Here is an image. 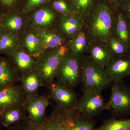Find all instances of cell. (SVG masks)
<instances>
[{"mask_svg":"<svg viewBox=\"0 0 130 130\" xmlns=\"http://www.w3.org/2000/svg\"><path fill=\"white\" fill-rule=\"evenodd\" d=\"M7 57L12 61L20 76L35 70L36 58L23 47Z\"/></svg>","mask_w":130,"mask_h":130,"instance_id":"17","label":"cell"},{"mask_svg":"<svg viewBox=\"0 0 130 130\" xmlns=\"http://www.w3.org/2000/svg\"><path fill=\"white\" fill-rule=\"evenodd\" d=\"M87 54L93 61L104 68L113 57L106 43L101 42L90 43Z\"/></svg>","mask_w":130,"mask_h":130,"instance_id":"19","label":"cell"},{"mask_svg":"<svg viewBox=\"0 0 130 130\" xmlns=\"http://www.w3.org/2000/svg\"><path fill=\"white\" fill-rule=\"evenodd\" d=\"M129 52H130V45H129Z\"/></svg>","mask_w":130,"mask_h":130,"instance_id":"38","label":"cell"},{"mask_svg":"<svg viewBox=\"0 0 130 130\" xmlns=\"http://www.w3.org/2000/svg\"><path fill=\"white\" fill-rule=\"evenodd\" d=\"M79 113L68 111L56 105L49 116L41 123L34 124L26 118L6 130H70Z\"/></svg>","mask_w":130,"mask_h":130,"instance_id":"2","label":"cell"},{"mask_svg":"<svg viewBox=\"0 0 130 130\" xmlns=\"http://www.w3.org/2000/svg\"><path fill=\"white\" fill-rule=\"evenodd\" d=\"M48 94L26 96L23 104L29 121L34 124L41 123L46 118V109L49 105Z\"/></svg>","mask_w":130,"mask_h":130,"instance_id":"10","label":"cell"},{"mask_svg":"<svg viewBox=\"0 0 130 130\" xmlns=\"http://www.w3.org/2000/svg\"><path fill=\"white\" fill-rule=\"evenodd\" d=\"M21 76L8 57L0 58V91L17 84Z\"/></svg>","mask_w":130,"mask_h":130,"instance_id":"16","label":"cell"},{"mask_svg":"<svg viewBox=\"0 0 130 130\" xmlns=\"http://www.w3.org/2000/svg\"><path fill=\"white\" fill-rule=\"evenodd\" d=\"M22 47L20 38L5 31L0 38V54L7 56Z\"/></svg>","mask_w":130,"mask_h":130,"instance_id":"24","label":"cell"},{"mask_svg":"<svg viewBox=\"0 0 130 130\" xmlns=\"http://www.w3.org/2000/svg\"><path fill=\"white\" fill-rule=\"evenodd\" d=\"M70 51L67 44L56 48L46 49L36 58L35 70L39 73L45 85H48L55 81L59 67Z\"/></svg>","mask_w":130,"mask_h":130,"instance_id":"4","label":"cell"},{"mask_svg":"<svg viewBox=\"0 0 130 130\" xmlns=\"http://www.w3.org/2000/svg\"><path fill=\"white\" fill-rule=\"evenodd\" d=\"M81 58L70 51L59 67L55 81L61 86L73 90L81 83Z\"/></svg>","mask_w":130,"mask_h":130,"instance_id":"5","label":"cell"},{"mask_svg":"<svg viewBox=\"0 0 130 130\" xmlns=\"http://www.w3.org/2000/svg\"><path fill=\"white\" fill-rule=\"evenodd\" d=\"M105 69L112 84L123 81L130 76V54L113 56Z\"/></svg>","mask_w":130,"mask_h":130,"instance_id":"12","label":"cell"},{"mask_svg":"<svg viewBox=\"0 0 130 130\" xmlns=\"http://www.w3.org/2000/svg\"><path fill=\"white\" fill-rule=\"evenodd\" d=\"M0 25L5 31L20 38L29 28L28 14L21 11L9 12L2 14Z\"/></svg>","mask_w":130,"mask_h":130,"instance_id":"11","label":"cell"},{"mask_svg":"<svg viewBox=\"0 0 130 130\" xmlns=\"http://www.w3.org/2000/svg\"><path fill=\"white\" fill-rule=\"evenodd\" d=\"M23 2L24 0H0V11L3 14L21 11Z\"/></svg>","mask_w":130,"mask_h":130,"instance_id":"30","label":"cell"},{"mask_svg":"<svg viewBox=\"0 0 130 130\" xmlns=\"http://www.w3.org/2000/svg\"><path fill=\"white\" fill-rule=\"evenodd\" d=\"M98 0H74L73 7L76 14L84 18L89 12Z\"/></svg>","mask_w":130,"mask_h":130,"instance_id":"29","label":"cell"},{"mask_svg":"<svg viewBox=\"0 0 130 130\" xmlns=\"http://www.w3.org/2000/svg\"><path fill=\"white\" fill-rule=\"evenodd\" d=\"M2 125L9 128L27 117V113L23 104L11 108L1 113Z\"/></svg>","mask_w":130,"mask_h":130,"instance_id":"23","label":"cell"},{"mask_svg":"<svg viewBox=\"0 0 130 130\" xmlns=\"http://www.w3.org/2000/svg\"><path fill=\"white\" fill-rule=\"evenodd\" d=\"M26 98L21 85L17 84L0 91V113L11 108L23 105Z\"/></svg>","mask_w":130,"mask_h":130,"instance_id":"14","label":"cell"},{"mask_svg":"<svg viewBox=\"0 0 130 130\" xmlns=\"http://www.w3.org/2000/svg\"><path fill=\"white\" fill-rule=\"evenodd\" d=\"M20 39L22 47L36 59L46 50L35 29L28 28Z\"/></svg>","mask_w":130,"mask_h":130,"instance_id":"18","label":"cell"},{"mask_svg":"<svg viewBox=\"0 0 130 130\" xmlns=\"http://www.w3.org/2000/svg\"><path fill=\"white\" fill-rule=\"evenodd\" d=\"M110 7L114 9L118 6L122 0H105Z\"/></svg>","mask_w":130,"mask_h":130,"instance_id":"33","label":"cell"},{"mask_svg":"<svg viewBox=\"0 0 130 130\" xmlns=\"http://www.w3.org/2000/svg\"><path fill=\"white\" fill-rule=\"evenodd\" d=\"M111 87L107 110L116 118L130 115V86L122 81L112 84Z\"/></svg>","mask_w":130,"mask_h":130,"instance_id":"6","label":"cell"},{"mask_svg":"<svg viewBox=\"0 0 130 130\" xmlns=\"http://www.w3.org/2000/svg\"><path fill=\"white\" fill-rule=\"evenodd\" d=\"M113 9L105 0H98L84 18L90 43H105L112 36Z\"/></svg>","mask_w":130,"mask_h":130,"instance_id":"1","label":"cell"},{"mask_svg":"<svg viewBox=\"0 0 130 130\" xmlns=\"http://www.w3.org/2000/svg\"><path fill=\"white\" fill-rule=\"evenodd\" d=\"M50 0H24L21 11L28 13L37 8L48 3Z\"/></svg>","mask_w":130,"mask_h":130,"instance_id":"31","label":"cell"},{"mask_svg":"<svg viewBox=\"0 0 130 130\" xmlns=\"http://www.w3.org/2000/svg\"><path fill=\"white\" fill-rule=\"evenodd\" d=\"M20 82L26 96L38 94L41 87H46L41 76L36 70L21 76Z\"/></svg>","mask_w":130,"mask_h":130,"instance_id":"21","label":"cell"},{"mask_svg":"<svg viewBox=\"0 0 130 130\" xmlns=\"http://www.w3.org/2000/svg\"><path fill=\"white\" fill-rule=\"evenodd\" d=\"M95 122L92 118L78 113L70 130H94Z\"/></svg>","mask_w":130,"mask_h":130,"instance_id":"28","label":"cell"},{"mask_svg":"<svg viewBox=\"0 0 130 130\" xmlns=\"http://www.w3.org/2000/svg\"><path fill=\"white\" fill-rule=\"evenodd\" d=\"M102 92L94 91L83 93L78 100L76 110L79 113L92 118L100 115L107 109V103L104 101Z\"/></svg>","mask_w":130,"mask_h":130,"instance_id":"8","label":"cell"},{"mask_svg":"<svg viewBox=\"0 0 130 130\" xmlns=\"http://www.w3.org/2000/svg\"><path fill=\"white\" fill-rule=\"evenodd\" d=\"M46 88L50 99L58 107L68 111L76 110L79 99L73 90L61 86L55 81L49 84Z\"/></svg>","mask_w":130,"mask_h":130,"instance_id":"7","label":"cell"},{"mask_svg":"<svg viewBox=\"0 0 130 130\" xmlns=\"http://www.w3.org/2000/svg\"><path fill=\"white\" fill-rule=\"evenodd\" d=\"M27 14L29 28L35 29H54L59 16L48 3L36 8Z\"/></svg>","mask_w":130,"mask_h":130,"instance_id":"9","label":"cell"},{"mask_svg":"<svg viewBox=\"0 0 130 130\" xmlns=\"http://www.w3.org/2000/svg\"><path fill=\"white\" fill-rule=\"evenodd\" d=\"M94 130H130V118L109 119L105 120L102 125Z\"/></svg>","mask_w":130,"mask_h":130,"instance_id":"25","label":"cell"},{"mask_svg":"<svg viewBox=\"0 0 130 130\" xmlns=\"http://www.w3.org/2000/svg\"><path fill=\"white\" fill-rule=\"evenodd\" d=\"M84 26V18L78 14L59 15L54 29L70 40Z\"/></svg>","mask_w":130,"mask_h":130,"instance_id":"13","label":"cell"},{"mask_svg":"<svg viewBox=\"0 0 130 130\" xmlns=\"http://www.w3.org/2000/svg\"><path fill=\"white\" fill-rule=\"evenodd\" d=\"M105 43L113 57L130 54L129 48L113 37L109 38Z\"/></svg>","mask_w":130,"mask_h":130,"instance_id":"26","label":"cell"},{"mask_svg":"<svg viewBox=\"0 0 130 130\" xmlns=\"http://www.w3.org/2000/svg\"><path fill=\"white\" fill-rule=\"evenodd\" d=\"M48 3L59 15L76 14L73 5L67 0H50Z\"/></svg>","mask_w":130,"mask_h":130,"instance_id":"27","label":"cell"},{"mask_svg":"<svg viewBox=\"0 0 130 130\" xmlns=\"http://www.w3.org/2000/svg\"><path fill=\"white\" fill-rule=\"evenodd\" d=\"M2 13L0 11V19H1V17L2 15Z\"/></svg>","mask_w":130,"mask_h":130,"instance_id":"37","label":"cell"},{"mask_svg":"<svg viewBox=\"0 0 130 130\" xmlns=\"http://www.w3.org/2000/svg\"><path fill=\"white\" fill-rule=\"evenodd\" d=\"M4 31H5V30L0 25V38Z\"/></svg>","mask_w":130,"mask_h":130,"instance_id":"34","label":"cell"},{"mask_svg":"<svg viewBox=\"0 0 130 130\" xmlns=\"http://www.w3.org/2000/svg\"><path fill=\"white\" fill-rule=\"evenodd\" d=\"M81 90L83 93L102 92L112 86V83L105 68L95 63L88 54L81 57Z\"/></svg>","mask_w":130,"mask_h":130,"instance_id":"3","label":"cell"},{"mask_svg":"<svg viewBox=\"0 0 130 130\" xmlns=\"http://www.w3.org/2000/svg\"><path fill=\"white\" fill-rule=\"evenodd\" d=\"M112 36L129 48L130 44V20L118 8L113 9Z\"/></svg>","mask_w":130,"mask_h":130,"instance_id":"15","label":"cell"},{"mask_svg":"<svg viewBox=\"0 0 130 130\" xmlns=\"http://www.w3.org/2000/svg\"><path fill=\"white\" fill-rule=\"evenodd\" d=\"M2 125V123H1V114L0 113V130H1V126Z\"/></svg>","mask_w":130,"mask_h":130,"instance_id":"36","label":"cell"},{"mask_svg":"<svg viewBox=\"0 0 130 130\" xmlns=\"http://www.w3.org/2000/svg\"><path fill=\"white\" fill-rule=\"evenodd\" d=\"M90 44L85 27H84L69 40L68 45L70 51L81 58L87 53Z\"/></svg>","mask_w":130,"mask_h":130,"instance_id":"22","label":"cell"},{"mask_svg":"<svg viewBox=\"0 0 130 130\" xmlns=\"http://www.w3.org/2000/svg\"><path fill=\"white\" fill-rule=\"evenodd\" d=\"M116 8L121 10L130 20V0H122Z\"/></svg>","mask_w":130,"mask_h":130,"instance_id":"32","label":"cell"},{"mask_svg":"<svg viewBox=\"0 0 130 130\" xmlns=\"http://www.w3.org/2000/svg\"><path fill=\"white\" fill-rule=\"evenodd\" d=\"M46 49L56 48L68 44L69 40L54 29H36Z\"/></svg>","mask_w":130,"mask_h":130,"instance_id":"20","label":"cell"},{"mask_svg":"<svg viewBox=\"0 0 130 130\" xmlns=\"http://www.w3.org/2000/svg\"><path fill=\"white\" fill-rule=\"evenodd\" d=\"M67 1H69L70 3H71L73 6V3H74V0H67Z\"/></svg>","mask_w":130,"mask_h":130,"instance_id":"35","label":"cell"}]
</instances>
